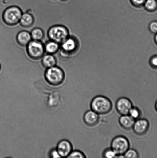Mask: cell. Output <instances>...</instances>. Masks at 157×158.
<instances>
[{"mask_svg": "<svg viewBox=\"0 0 157 158\" xmlns=\"http://www.w3.org/2000/svg\"><path fill=\"white\" fill-rule=\"evenodd\" d=\"M150 66L154 69H157V55L153 56L150 60Z\"/></svg>", "mask_w": 157, "mask_h": 158, "instance_id": "obj_26", "label": "cell"}, {"mask_svg": "<svg viewBox=\"0 0 157 158\" xmlns=\"http://www.w3.org/2000/svg\"><path fill=\"white\" fill-rule=\"evenodd\" d=\"M155 109H156V110L157 111V102H156V103H155Z\"/></svg>", "mask_w": 157, "mask_h": 158, "instance_id": "obj_29", "label": "cell"}, {"mask_svg": "<svg viewBox=\"0 0 157 158\" xmlns=\"http://www.w3.org/2000/svg\"><path fill=\"white\" fill-rule=\"evenodd\" d=\"M135 120L129 114L121 115L119 119V123L121 126L126 130H130L133 128Z\"/></svg>", "mask_w": 157, "mask_h": 158, "instance_id": "obj_13", "label": "cell"}, {"mask_svg": "<svg viewBox=\"0 0 157 158\" xmlns=\"http://www.w3.org/2000/svg\"><path fill=\"white\" fill-rule=\"evenodd\" d=\"M61 1H68V0H61Z\"/></svg>", "mask_w": 157, "mask_h": 158, "instance_id": "obj_31", "label": "cell"}, {"mask_svg": "<svg viewBox=\"0 0 157 158\" xmlns=\"http://www.w3.org/2000/svg\"><path fill=\"white\" fill-rule=\"evenodd\" d=\"M147 0H130L131 2L136 7H141L144 6Z\"/></svg>", "mask_w": 157, "mask_h": 158, "instance_id": "obj_24", "label": "cell"}, {"mask_svg": "<svg viewBox=\"0 0 157 158\" xmlns=\"http://www.w3.org/2000/svg\"><path fill=\"white\" fill-rule=\"evenodd\" d=\"M56 148L61 157L67 158L72 152L73 147L69 141L64 139L58 142Z\"/></svg>", "mask_w": 157, "mask_h": 158, "instance_id": "obj_8", "label": "cell"}, {"mask_svg": "<svg viewBox=\"0 0 157 158\" xmlns=\"http://www.w3.org/2000/svg\"><path fill=\"white\" fill-rule=\"evenodd\" d=\"M48 36L51 41L61 44L70 37L68 29L63 25H55L49 28Z\"/></svg>", "mask_w": 157, "mask_h": 158, "instance_id": "obj_3", "label": "cell"}, {"mask_svg": "<svg viewBox=\"0 0 157 158\" xmlns=\"http://www.w3.org/2000/svg\"><path fill=\"white\" fill-rule=\"evenodd\" d=\"M99 114L92 110L87 111L84 116V123L88 126H93L96 125L99 121Z\"/></svg>", "mask_w": 157, "mask_h": 158, "instance_id": "obj_11", "label": "cell"}, {"mask_svg": "<svg viewBox=\"0 0 157 158\" xmlns=\"http://www.w3.org/2000/svg\"><path fill=\"white\" fill-rule=\"evenodd\" d=\"M154 41L155 43L157 45V33L155 35Z\"/></svg>", "mask_w": 157, "mask_h": 158, "instance_id": "obj_28", "label": "cell"}, {"mask_svg": "<svg viewBox=\"0 0 157 158\" xmlns=\"http://www.w3.org/2000/svg\"><path fill=\"white\" fill-rule=\"evenodd\" d=\"M150 31L153 34L157 33V21H154L151 22L149 26Z\"/></svg>", "mask_w": 157, "mask_h": 158, "instance_id": "obj_23", "label": "cell"}, {"mask_svg": "<svg viewBox=\"0 0 157 158\" xmlns=\"http://www.w3.org/2000/svg\"><path fill=\"white\" fill-rule=\"evenodd\" d=\"M68 158H84L86 156L84 153L78 150L72 151L67 157Z\"/></svg>", "mask_w": 157, "mask_h": 158, "instance_id": "obj_21", "label": "cell"}, {"mask_svg": "<svg viewBox=\"0 0 157 158\" xmlns=\"http://www.w3.org/2000/svg\"><path fill=\"white\" fill-rule=\"evenodd\" d=\"M41 63L46 69H49L56 65L57 60L53 55L47 54L42 57Z\"/></svg>", "mask_w": 157, "mask_h": 158, "instance_id": "obj_15", "label": "cell"}, {"mask_svg": "<svg viewBox=\"0 0 157 158\" xmlns=\"http://www.w3.org/2000/svg\"><path fill=\"white\" fill-rule=\"evenodd\" d=\"M124 157L127 158H137L139 157L137 152L133 149H129L124 153Z\"/></svg>", "mask_w": 157, "mask_h": 158, "instance_id": "obj_19", "label": "cell"}, {"mask_svg": "<svg viewBox=\"0 0 157 158\" xmlns=\"http://www.w3.org/2000/svg\"><path fill=\"white\" fill-rule=\"evenodd\" d=\"M133 107L131 102L125 97L119 98L116 103L117 111L121 115L128 114L130 110Z\"/></svg>", "mask_w": 157, "mask_h": 158, "instance_id": "obj_7", "label": "cell"}, {"mask_svg": "<svg viewBox=\"0 0 157 158\" xmlns=\"http://www.w3.org/2000/svg\"><path fill=\"white\" fill-rule=\"evenodd\" d=\"M61 44V49L70 55L76 52L79 47L78 40L73 37H69Z\"/></svg>", "mask_w": 157, "mask_h": 158, "instance_id": "obj_9", "label": "cell"}, {"mask_svg": "<svg viewBox=\"0 0 157 158\" xmlns=\"http://www.w3.org/2000/svg\"><path fill=\"white\" fill-rule=\"evenodd\" d=\"M147 11L153 12L157 10V0H147L144 5Z\"/></svg>", "mask_w": 157, "mask_h": 158, "instance_id": "obj_18", "label": "cell"}, {"mask_svg": "<svg viewBox=\"0 0 157 158\" xmlns=\"http://www.w3.org/2000/svg\"><path fill=\"white\" fill-rule=\"evenodd\" d=\"M30 34L32 39L35 41H41L44 35V32L40 28H35L32 29Z\"/></svg>", "mask_w": 157, "mask_h": 158, "instance_id": "obj_17", "label": "cell"}, {"mask_svg": "<svg viewBox=\"0 0 157 158\" xmlns=\"http://www.w3.org/2000/svg\"><path fill=\"white\" fill-rule=\"evenodd\" d=\"M104 157L107 158H114L117 157L116 153L112 148H109L106 150L104 153Z\"/></svg>", "mask_w": 157, "mask_h": 158, "instance_id": "obj_22", "label": "cell"}, {"mask_svg": "<svg viewBox=\"0 0 157 158\" xmlns=\"http://www.w3.org/2000/svg\"><path fill=\"white\" fill-rule=\"evenodd\" d=\"M129 115L133 118L135 120L139 118L141 115V112L138 108L136 107H132L130 110L129 113Z\"/></svg>", "mask_w": 157, "mask_h": 158, "instance_id": "obj_20", "label": "cell"}, {"mask_svg": "<svg viewBox=\"0 0 157 158\" xmlns=\"http://www.w3.org/2000/svg\"><path fill=\"white\" fill-rule=\"evenodd\" d=\"M22 14L19 7L16 6H10L3 12V21L8 26H15L19 23Z\"/></svg>", "mask_w": 157, "mask_h": 158, "instance_id": "obj_4", "label": "cell"}, {"mask_svg": "<svg viewBox=\"0 0 157 158\" xmlns=\"http://www.w3.org/2000/svg\"><path fill=\"white\" fill-rule=\"evenodd\" d=\"M49 157L50 158H61L56 148H52L49 152Z\"/></svg>", "mask_w": 157, "mask_h": 158, "instance_id": "obj_25", "label": "cell"}, {"mask_svg": "<svg viewBox=\"0 0 157 158\" xmlns=\"http://www.w3.org/2000/svg\"><path fill=\"white\" fill-rule=\"evenodd\" d=\"M91 108L98 114H106L112 108V102L107 97L98 96L94 98L91 103Z\"/></svg>", "mask_w": 157, "mask_h": 158, "instance_id": "obj_2", "label": "cell"}, {"mask_svg": "<svg viewBox=\"0 0 157 158\" xmlns=\"http://www.w3.org/2000/svg\"><path fill=\"white\" fill-rule=\"evenodd\" d=\"M44 77L46 81L52 86H57L62 84L65 79V74L61 68L56 66L46 69Z\"/></svg>", "mask_w": 157, "mask_h": 158, "instance_id": "obj_1", "label": "cell"}, {"mask_svg": "<svg viewBox=\"0 0 157 158\" xmlns=\"http://www.w3.org/2000/svg\"><path fill=\"white\" fill-rule=\"evenodd\" d=\"M19 23L22 27L28 28L33 25L34 23V19L31 14L26 12L22 14Z\"/></svg>", "mask_w": 157, "mask_h": 158, "instance_id": "obj_14", "label": "cell"}, {"mask_svg": "<svg viewBox=\"0 0 157 158\" xmlns=\"http://www.w3.org/2000/svg\"><path fill=\"white\" fill-rule=\"evenodd\" d=\"M130 148V143L126 137L122 136H117L112 140L111 148L117 156V157L124 156Z\"/></svg>", "mask_w": 157, "mask_h": 158, "instance_id": "obj_6", "label": "cell"}, {"mask_svg": "<svg viewBox=\"0 0 157 158\" xmlns=\"http://www.w3.org/2000/svg\"><path fill=\"white\" fill-rule=\"evenodd\" d=\"M27 52L30 58L39 60L42 58L45 53L44 45L41 41L31 40L27 46Z\"/></svg>", "mask_w": 157, "mask_h": 158, "instance_id": "obj_5", "label": "cell"}, {"mask_svg": "<svg viewBox=\"0 0 157 158\" xmlns=\"http://www.w3.org/2000/svg\"><path fill=\"white\" fill-rule=\"evenodd\" d=\"M149 127L150 124L148 121L145 119H139L135 122L133 128L135 134L143 135L147 132Z\"/></svg>", "mask_w": 157, "mask_h": 158, "instance_id": "obj_10", "label": "cell"}, {"mask_svg": "<svg viewBox=\"0 0 157 158\" xmlns=\"http://www.w3.org/2000/svg\"><path fill=\"white\" fill-rule=\"evenodd\" d=\"M31 35L30 32L23 31L18 32L16 36L17 42L19 45L25 47L32 40Z\"/></svg>", "mask_w": 157, "mask_h": 158, "instance_id": "obj_12", "label": "cell"}, {"mask_svg": "<svg viewBox=\"0 0 157 158\" xmlns=\"http://www.w3.org/2000/svg\"><path fill=\"white\" fill-rule=\"evenodd\" d=\"M60 55L61 58L64 59H67L70 56V54L61 49L60 52Z\"/></svg>", "mask_w": 157, "mask_h": 158, "instance_id": "obj_27", "label": "cell"}, {"mask_svg": "<svg viewBox=\"0 0 157 158\" xmlns=\"http://www.w3.org/2000/svg\"><path fill=\"white\" fill-rule=\"evenodd\" d=\"M1 64H0V72H1Z\"/></svg>", "mask_w": 157, "mask_h": 158, "instance_id": "obj_30", "label": "cell"}, {"mask_svg": "<svg viewBox=\"0 0 157 158\" xmlns=\"http://www.w3.org/2000/svg\"><path fill=\"white\" fill-rule=\"evenodd\" d=\"M44 46L45 52L51 55L56 53L60 48L59 44L51 40L47 41Z\"/></svg>", "mask_w": 157, "mask_h": 158, "instance_id": "obj_16", "label": "cell"}]
</instances>
